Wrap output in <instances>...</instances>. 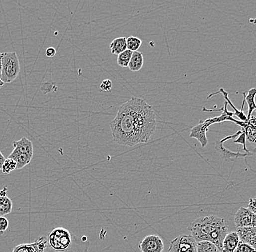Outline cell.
<instances>
[{
    "label": "cell",
    "mask_w": 256,
    "mask_h": 252,
    "mask_svg": "<svg viewBox=\"0 0 256 252\" xmlns=\"http://www.w3.org/2000/svg\"><path fill=\"white\" fill-rule=\"evenodd\" d=\"M228 223L225 219L208 215L193 221L189 227V231L196 242H211L221 252L224 238L228 234Z\"/></svg>",
    "instance_id": "2"
},
{
    "label": "cell",
    "mask_w": 256,
    "mask_h": 252,
    "mask_svg": "<svg viewBox=\"0 0 256 252\" xmlns=\"http://www.w3.org/2000/svg\"><path fill=\"white\" fill-rule=\"evenodd\" d=\"M248 209L256 215V197L251 198L248 201Z\"/></svg>",
    "instance_id": "32"
},
{
    "label": "cell",
    "mask_w": 256,
    "mask_h": 252,
    "mask_svg": "<svg viewBox=\"0 0 256 252\" xmlns=\"http://www.w3.org/2000/svg\"><path fill=\"white\" fill-rule=\"evenodd\" d=\"M112 82L110 79H104L100 85V89L102 91L110 92L112 90Z\"/></svg>",
    "instance_id": "30"
},
{
    "label": "cell",
    "mask_w": 256,
    "mask_h": 252,
    "mask_svg": "<svg viewBox=\"0 0 256 252\" xmlns=\"http://www.w3.org/2000/svg\"><path fill=\"white\" fill-rule=\"evenodd\" d=\"M132 51L129 50H126V51L122 52L120 55H118V64L123 68L128 67L129 66V61H130L132 55Z\"/></svg>",
    "instance_id": "24"
},
{
    "label": "cell",
    "mask_w": 256,
    "mask_h": 252,
    "mask_svg": "<svg viewBox=\"0 0 256 252\" xmlns=\"http://www.w3.org/2000/svg\"><path fill=\"white\" fill-rule=\"evenodd\" d=\"M20 71V61L16 52L3 53L1 79L5 83H11L18 77Z\"/></svg>",
    "instance_id": "3"
},
{
    "label": "cell",
    "mask_w": 256,
    "mask_h": 252,
    "mask_svg": "<svg viewBox=\"0 0 256 252\" xmlns=\"http://www.w3.org/2000/svg\"><path fill=\"white\" fill-rule=\"evenodd\" d=\"M7 187L4 186L0 191V216L9 215L13 207L12 200L7 196Z\"/></svg>",
    "instance_id": "13"
},
{
    "label": "cell",
    "mask_w": 256,
    "mask_h": 252,
    "mask_svg": "<svg viewBox=\"0 0 256 252\" xmlns=\"http://www.w3.org/2000/svg\"><path fill=\"white\" fill-rule=\"evenodd\" d=\"M15 169H17L16 162L14 160L8 158L4 161L1 171H2L3 173L4 174H9L11 172H13V171H15Z\"/></svg>",
    "instance_id": "26"
},
{
    "label": "cell",
    "mask_w": 256,
    "mask_h": 252,
    "mask_svg": "<svg viewBox=\"0 0 256 252\" xmlns=\"http://www.w3.org/2000/svg\"><path fill=\"white\" fill-rule=\"evenodd\" d=\"M0 152H1V151H0Z\"/></svg>",
    "instance_id": "39"
},
{
    "label": "cell",
    "mask_w": 256,
    "mask_h": 252,
    "mask_svg": "<svg viewBox=\"0 0 256 252\" xmlns=\"http://www.w3.org/2000/svg\"><path fill=\"white\" fill-rule=\"evenodd\" d=\"M9 227L8 219L4 216H0V234H3Z\"/></svg>",
    "instance_id": "29"
},
{
    "label": "cell",
    "mask_w": 256,
    "mask_h": 252,
    "mask_svg": "<svg viewBox=\"0 0 256 252\" xmlns=\"http://www.w3.org/2000/svg\"><path fill=\"white\" fill-rule=\"evenodd\" d=\"M127 43V50L132 52H137L142 45L141 39L135 36H129L126 40Z\"/></svg>",
    "instance_id": "25"
},
{
    "label": "cell",
    "mask_w": 256,
    "mask_h": 252,
    "mask_svg": "<svg viewBox=\"0 0 256 252\" xmlns=\"http://www.w3.org/2000/svg\"><path fill=\"white\" fill-rule=\"evenodd\" d=\"M235 252H256V250L249 244L240 242Z\"/></svg>",
    "instance_id": "28"
},
{
    "label": "cell",
    "mask_w": 256,
    "mask_h": 252,
    "mask_svg": "<svg viewBox=\"0 0 256 252\" xmlns=\"http://www.w3.org/2000/svg\"><path fill=\"white\" fill-rule=\"evenodd\" d=\"M139 249L141 252H163L165 244L160 236L149 235L140 242Z\"/></svg>",
    "instance_id": "7"
},
{
    "label": "cell",
    "mask_w": 256,
    "mask_h": 252,
    "mask_svg": "<svg viewBox=\"0 0 256 252\" xmlns=\"http://www.w3.org/2000/svg\"><path fill=\"white\" fill-rule=\"evenodd\" d=\"M234 221L237 228L256 227V215L246 207H240L235 214Z\"/></svg>",
    "instance_id": "8"
},
{
    "label": "cell",
    "mask_w": 256,
    "mask_h": 252,
    "mask_svg": "<svg viewBox=\"0 0 256 252\" xmlns=\"http://www.w3.org/2000/svg\"><path fill=\"white\" fill-rule=\"evenodd\" d=\"M32 156L19 151L16 149H14L13 151L9 156V158L14 160L17 164V169H22L31 163Z\"/></svg>",
    "instance_id": "15"
},
{
    "label": "cell",
    "mask_w": 256,
    "mask_h": 252,
    "mask_svg": "<svg viewBox=\"0 0 256 252\" xmlns=\"http://www.w3.org/2000/svg\"><path fill=\"white\" fill-rule=\"evenodd\" d=\"M248 150L247 156L245 158V162L249 168L250 170L256 173V144L246 145Z\"/></svg>",
    "instance_id": "18"
},
{
    "label": "cell",
    "mask_w": 256,
    "mask_h": 252,
    "mask_svg": "<svg viewBox=\"0 0 256 252\" xmlns=\"http://www.w3.org/2000/svg\"><path fill=\"white\" fill-rule=\"evenodd\" d=\"M143 63H144V58H143V54L138 51L133 52L128 67L130 71L137 72L143 68Z\"/></svg>",
    "instance_id": "20"
},
{
    "label": "cell",
    "mask_w": 256,
    "mask_h": 252,
    "mask_svg": "<svg viewBox=\"0 0 256 252\" xmlns=\"http://www.w3.org/2000/svg\"><path fill=\"white\" fill-rule=\"evenodd\" d=\"M202 111H203V112H216V110H211V109H206V108H205V107H203V109H202ZM242 123H243V122L240 121V122H239V124L238 125H239V126H241Z\"/></svg>",
    "instance_id": "36"
},
{
    "label": "cell",
    "mask_w": 256,
    "mask_h": 252,
    "mask_svg": "<svg viewBox=\"0 0 256 252\" xmlns=\"http://www.w3.org/2000/svg\"><path fill=\"white\" fill-rule=\"evenodd\" d=\"M242 129H244L246 142H248V144L250 145L256 144V126L248 121L246 126Z\"/></svg>",
    "instance_id": "22"
},
{
    "label": "cell",
    "mask_w": 256,
    "mask_h": 252,
    "mask_svg": "<svg viewBox=\"0 0 256 252\" xmlns=\"http://www.w3.org/2000/svg\"><path fill=\"white\" fill-rule=\"evenodd\" d=\"M53 87H55V84L53 83V82H46V83H44L42 86L41 87V90L46 94V93L53 91Z\"/></svg>",
    "instance_id": "31"
},
{
    "label": "cell",
    "mask_w": 256,
    "mask_h": 252,
    "mask_svg": "<svg viewBox=\"0 0 256 252\" xmlns=\"http://www.w3.org/2000/svg\"><path fill=\"white\" fill-rule=\"evenodd\" d=\"M47 246L48 240L45 236H42L33 243L22 244L17 246L12 252H44Z\"/></svg>",
    "instance_id": "10"
},
{
    "label": "cell",
    "mask_w": 256,
    "mask_h": 252,
    "mask_svg": "<svg viewBox=\"0 0 256 252\" xmlns=\"http://www.w3.org/2000/svg\"><path fill=\"white\" fill-rule=\"evenodd\" d=\"M243 96L244 97L245 101H246L248 104V115L246 117H247L248 121L250 118H251V116H252L253 112L256 110V104L255 102L256 88L253 87V88L250 89L248 91L247 94H246V93H243Z\"/></svg>",
    "instance_id": "17"
},
{
    "label": "cell",
    "mask_w": 256,
    "mask_h": 252,
    "mask_svg": "<svg viewBox=\"0 0 256 252\" xmlns=\"http://www.w3.org/2000/svg\"><path fill=\"white\" fill-rule=\"evenodd\" d=\"M73 239V234L63 227L55 228L48 236V245L55 251H64L69 248Z\"/></svg>",
    "instance_id": "4"
},
{
    "label": "cell",
    "mask_w": 256,
    "mask_h": 252,
    "mask_svg": "<svg viewBox=\"0 0 256 252\" xmlns=\"http://www.w3.org/2000/svg\"><path fill=\"white\" fill-rule=\"evenodd\" d=\"M90 244H91V242L88 240L87 236H84L80 239V238L73 235L72 244L69 246V248L66 249V250L55 251L48 245L46 247L44 252H90Z\"/></svg>",
    "instance_id": "9"
},
{
    "label": "cell",
    "mask_w": 256,
    "mask_h": 252,
    "mask_svg": "<svg viewBox=\"0 0 256 252\" xmlns=\"http://www.w3.org/2000/svg\"><path fill=\"white\" fill-rule=\"evenodd\" d=\"M233 142L235 144H240V145H241L242 146H243V151L245 152V153H247L248 154V150L247 148H246V134H245L244 129L241 128L240 134H239L237 138L234 139Z\"/></svg>",
    "instance_id": "27"
},
{
    "label": "cell",
    "mask_w": 256,
    "mask_h": 252,
    "mask_svg": "<svg viewBox=\"0 0 256 252\" xmlns=\"http://www.w3.org/2000/svg\"><path fill=\"white\" fill-rule=\"evenodd\" d=\"M126 37H119L114 39L110 44V50L113 55H120V53L127 50V43Z\"/></svg>",
    "instance_id": "21"
},
{
    "label": "cell",
    "mask_w": 256,
    "mask_h": 252,
    "mask_svg": "<svg viewBox=\"0 0 256 252\" xmlns=\"http://www.w3.org/2000/svg\"><path fill=\"white\" fill-rule=\"evenodd\" d=\"M248 122H249L250 123L252 124V125L256 126V115L251 116V117L250 118V120H248Z\"/></svg>",
    "instance_id": "35"
},
{
    "label": "cell",
    "mask_w": 256,
    "mask_h": 252,
    "mask_svg": "<svg viewBox=\"0 0 256 252\" xmlns=\"http://www.w3.org/2000/svg\"><path fill=\"white\" fill-rule=\"evenodd\" d=\"M6 158L2 154L1 152H0V169H2L3 164H4V161H5Z\"/></svg>",
    "instance_id": "34"
},
{
    "label": "cell",
    "mask_w": 256,
    "mask_h": 252,
    "mask_svg": "<svg viewBox=\"0 0 256 252\" xmlns=\"http://www.w3.org/2000/svg\"><path fill=\"white\" fill-rule=\"evenodd\" d=\"M156 126L157 120L152 106L137 97L122 104L110 122L114 141L129 147L147 143L155 133Z\"/></svg>",
    "instance_id": "1"
},
{
    "label": "cell",
    "mask_w": 256,
    "mask_h": 252,
    "mask_svg": "<svg viewBox=\"0 0 256 252\" xmlns=\"http://www.w3.org/2000/svg\"><path fill=\"white\" fill-rule=\"evenodd\" d=\"M197 252H221L214 244L208 241L197 242Z\"/></svg>",
    "instance_id": "23"
},
{
    "label": "cell",
    "mask_w": 256,
    "mask_h": 252,
    "mask_svg": "<svg viewBox=\"0 0 256 252\" xmlns=\"http://www.w3.org/2000/svg\"><path fill=\"white\" fill-rule=\"evenodd\" d=\"M240 242L238 233L235 232V231L228 233L223 242L222 252H235Z\"/></svg>",
    "instance_id": "14"
},
{
    "label": "cell",
    "mask_w": 256,
    "mask_h": 252,
    "mask_svg": "<svg viewBox=\"0 0 256 252\" xmlns=\"http://www.w3.org/2000/svg\"><path fill=\"white\" fill-rule=\"evenodd\" d=\"M14 149L23 152L31 156H34V145L32 142L26 137H23L18 141H14L12 142Z\"/></svg>",
    "instance_id": "16"
},
{
    "label": "cell",
    "mask_w": 256,
    "mask_h": 252,
    "mask_svg": "<svg viewBox=\"0 0 256 252\" xmlns=\"http://www.w3.org/2000/svg\"><path fill=\"white\" fill-rule=\"evenodd\" d=\"M240 242L249 244L256 250V227L237 228Z\"/></svg>",
    "instance_id": "12"
},
{
    "label": "cell",
    "mask_w": 256,
    "mask_h": 252,
    "mask_svg": "<svg viewBox=\"0 0 256 252\" xmlns=\"http://www.w3.org/2000/svg\"><path fill=\"white\" fill-rule=\"evenodd\" d=\"M45 54L46 56L48 57V58H53L56 54V50L53 47H49L46 50Z\"/></svg>",
    "instance_id": "33"
},
{
    "label": "cell",
    "mask_w": 256,
    "mask_h": 252,
    "mask_svg": "<svg viewBox=\"0 0 256 252\" xmlns=\"http://www.w3.org/2000/svg\"><path fill=\"white\" fill-rule=\"evenodd\" d=\"M3 53H0V78L1 75V69H2Z\"/></svg>",
    "instance_id": "37"
},
{
    "label": "cell",
    "mask_w": 256,
    "mask_h": 252,
    "mask_svg": "<svg viewBox=\"0 0 256 252\" xmlns=\"http://www.w3.org/2000/svg\"><path fill=\"white\" fill-rule=\"evenodd\" d=\"M220 122H223L221 115L219 117L207 119L205 121L200 120L198 125H196L191 129L189 137L190 138L197 139L201 145L202 148H205L208 143V138H207V132L209 129L208 128L213 124L220 123Z\"/></svg>",
    "instance_id": "5"
},
{
    "label": "cell",
    "mask_w": 256,
    "mask_h": 252,
    "mask_svg": "<svg viewBox=\"0 0 256 252\" xmlns=\"http://www.w3.org/2000/svg\"><path fill=\"white\" fill-rule=\"evenodd\" d=\"M216 152L219 153L220 157L224 160L226 162H234L240 158H246L247 156V153H241L240 152L230 151L228 149L224 146V144L221 143V140L217 141L216 142V146H215Z\"/></svg>",
    "instance_id": "11"
},
{
    "label": "cell",
    "mask_w": 256,
    "mask_h": 252,
    "mask_svg": "<svg viewBox=\"0 0 256 252\" xmlns=\"http://www.w3.org/2000/svg\"><path fill=\"white\" fill-rule=\"evenodd\" d=\"M221 93V94L223 95L224 97V99H225V101H227V104L230 105L231 106H232V109H234V110L235 111V116H237V117H239V119H240V121L242 122H247V117H246V115H245V114L243 113V107H244V104L245 103H246V101H245V98L243 99V104H242V107L241 109L240 110H238V109H236V108L235 107V106H234L233 104H232V103L230 101H229V98H228V93L227 92H226L225 90H224L223 88H221L219 90V92H216V93H212V94L210 95L209 96H208V99H209L211 97L214 96V95L218 94V93Z\"/></svg>",
    "instance_id": "19"
},
{
    "label": "cell",
    "mask_w": 256,
    "mask_h": 252,
    "mask_svg": "<svg viewBox=\"0 0 256 252\" xmlns=\"http://www.w3.org/2000/svg\"><path fill=\"white\" fill-rule=\"evenodd\" d=\"M4 83L2 82V80H1V78H0V89L3 86H4Z\"/></svg>",
    "instance_id": "38"
},
{
    "label": "cell",
    "mask_w": 256,
    "mask_h": 252,
    "mask_svg": "<svg viewBox=\"0 0 256 252\" xmlns=\"http://www.w3.org/2000/svg\"><path fill=\"white\" fill-rule=\"evenodd\" d=\"M169 252H197V242L192 235H181L170 242Z\"/></svg>",
    "instance_id": "6"
}]
</instances>
